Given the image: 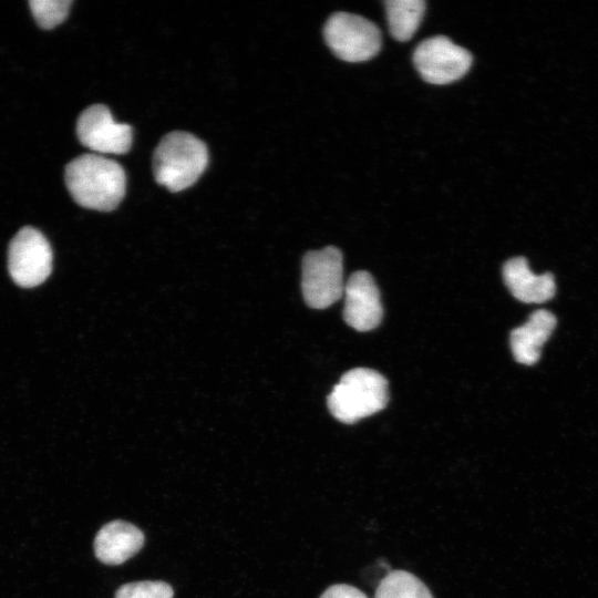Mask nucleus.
I'll use <instances>...</instances> for the list:
<instances>
[{"instance_id": "nucleus-1", "label": "nucleus", "mask_w": 598, "mask_h": 598, "mask_svg": "<svg viewBox=\"0 0 598 598\" xmlns=\"http://www.w3.org/2000/svg\"><path fill=\"white\" fill-rule=\"evenodd\" d=\"M64 179L74 202L89 209H115L125 194L126 176L115 161L83 154L65 166Z\"/></svg>"}, {"instance_id": "nucleus-2", "label": "nucleus", "mask_w": 598, "mask_h": 598, "mask_svg": "<svg viewBox=\"0 0 598 598\" xmlns=\"http://www.w3.org/2000/svg\"><path fill=\"white\" fill-rule=\"evenodd\" d=\"M208 163L205 143L188 132L174 131L166 134L153 155L156 182L171 192L192 186Z\"/></svg>"}, {"instance_id": "nucleus-3", "label": "nucleus", "mask_w": 598, "mask_h": 598, "mask_svg": "<svg viewBox=\"0 0 598 598\" xmlns=\"http://www.w3.org/2000/svg\"><path fill=\"white\" fill-rule=\"evenodd\" d=\"M388 401L385 378L367 368H355L346 372L327 400L330 413L347 424L383 410Z\"/></svg>"}, {"instance_id": "nucleus-4", "label": "nucleus", "mask_w": 598, "mask_h": 598, "mask_svg": "<svg viewBox=\"0 0 598 598\" xmlns=\"http://www.w3.org/2000/svg\"><path fill=\"white\" fill-rule=\"evenodd\" d=\"M341 251L329 246L311 250L302 259L301 288L306 303L324 309L341 298L344 289Z\"/></svg>"}, {"instance_id": "nucleus-5", "label": "nucleus", "mask_w": 598, "mask_h": 598, "mask_svg": "<svg viewBox=\"0 0 598 598\" xmlns=\"http://www.w3.org/2000/svg\"><path fill=\"white\" fill-rule=\"evenodd\" d=\"M323 37L334 55L347 62L370 60L381 48L379 28L364 17L348 12L333 13L324 24Z\"/></svg>"}, {"instance_id": "nucleus-6", "label": "nucleus", "mask_w": 598, "mask_h": 598, "mask_svg": "<svg viewBox=\"0 0 598 598\" xmlns=\"http://www.w3.org/2000/svg\"><path fill=\"white\" fill-rule=\"evenodd\" d=\"M52 249L44 235L30 226L21 228L8 250V270L16 285L32 288L52 271Z\"/></svg>"}, {"instance_id": "nucleus-7", "label": "nucleus", "mask_w": 598, "mask_h": 598, "mask_svg": "<svg viewBox=\"0 0 598 598\" xmlns=\"http://www.w3.org/2000/svg\"><path fill=\"white\" fill-rule=\"evenodd\" d=\"M413 62L422 79L432 84H447L461 79L472 64V55L444 35L422 41Z\"/></svg>"}, {"instance_id": "nucleus-8", "label": "nucleus", "mask_w": 598, "mask_h": 598, "mask_svg": "<svg viewBox=\"0 0 598 598\" xmlns=\"http://www.w3.org/2000/svg\"><path fill=\"white\" fill-rule=\"evenodd\" d=\"M76 134L85 147L96 153L124 154L132 145V127L116 122L103 104H93L80 114Z\"/></svg>"}, {"instance_id": "nucleus-9", "label": "nucleus", "mask_w": 598, "mask_h": 598, "mask_svg": "<svg viewBox=\"0 0 598 598\" xmlns=\"http://www.w3.org/2000/svg\"><path fill=\"white\" fill-rule=\"evenodd\" d=\"M343 319L358 331H369L381 322L383 309L380 291L368 271L353 272L343 289Z\"/></svg>"}, {"instance_id": "nucleus-10", "label": "nucleus", "mask_w": 598, "mask_h": 598, "mask_svg": "<svg viewBox=\"0 0 598 598\" xmlns=\"http://www.w3.org/2000/svg\"><path fill=\"white\" fill-rule=\"evenodd\" d=\"M143 544L141 529L124 520H113L97 532L94 553L103 564L120 565L138 553Z\"/></svg>"}, {"instance_id": "nucleus-11", "label": "nucleus", "mask_w": 598, "mask_h": 598, "mask_svg": "<svg viewBox=\"0 0 598 598\" xmlns=\"http://www.w3.org/2000/svg\"><path fill=\"white\" fill-rule=\"evenodd\" d=\"M503 278L511 293L519 301L539 303L551 299L556 291L554 276L549 272L534 274L524 257L505 262Z\"/></svg>"}, {"instance_id": "nucleus-12", "label": "nucleus", "mask_w": 598, "mask_h": 598, "mask_svg": "<svg viewBox=\"0 0 598 598\" xmlns=\"http://www.w3.org/2000/svg\"><path fill=\"white\" fill-rule=\"evenodd\" d=\"M556 327L555 316L544 309L533 312L528 320L511 332L509 342L515 360L523 364H534L540 357L544 343Z\"/></svg>"}, {"instance_id": "nucleus-13", "label": "nucleus", "mask_w": 598, "mask_h": 598, "mask_svg": "<svg viewBox=\"0 0 598 598\" xmlns=\"http://www.w3.org/2000/svg\"><path fill=\"white\" fill-rule=\"evenodd\" d=\"M384 4L392 37L398 41L410 40L423 19L425 2L423 0H386Z\"/></svg>"}, {"instance_id": "nucleus-14", "label": "nucleus", "mask_w": 598, "mask_h": 598, "mask_svg": "<svg viewBox=\"0 0 598 598\" xmlns=\"http://www.w3.org/2000/svg\"><path fill=\"white\" fill-rule=\"evenodd\" d=\"M374 598H433L425 584L411 573L393 570L379 584Z\"/></svg>"}, {"instance_id": "nucleus-15", "label": "nucleus", "mask_w": 598, "mask_h": 598, "mask_svg": "<svg viewBox=\"0 0 598 598\" xmlns=\"http://www.w3.org/2000/svg\"><path fill=\"white\" fill-rule=\"evenodd\" d=\"M72 1L70 0H31V12L43 29H52L63 22L69 14Z\"/></svg>"}, {"instance_id": "nucleus-16", "label": "nucleus", "mask_w": 598, "mask_h": 598, "mask_svg": "<svg viewBox=\"0 0 598 598\" xmlns=\"http://www.w3.org/2000/svg\"><path fill=\"white\" fill-rule=\"evenodd\" d=\"M173 588L164 581H134L121 586L115 598H173Z\"/></svg>"}, {"instance_id": "nucleus-17", "label": "nucleus", "mask_w": 598, "mask_h": 598, "mask_svg": "<svg viewBox=\"0 0 598 598\" xmlns=\"http://www.w3.org/2000/svg\"><path fill=\"white\" fill-rule=\"evenodd\" d=\"M320 598H368L365 594H363L358 588L346 585V584H338L332 585L329 588H327Z\"/></svg>"}]
</instances>
